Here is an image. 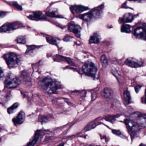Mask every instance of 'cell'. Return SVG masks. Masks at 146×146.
<instances>
[{
    "label": "cell",
    "instance_id": "cell-28",
    "mask_svg": "<svg viewBox=\"0 0 146 146\" xmlns=\"http://www.w3.org/2000/svg\"><path fill=\"white\" fill-rule=\"evenodd\" d=\"M4 76H5V74H4V70L2 68L0 67V79L3 78Z\"/></svg>",
    "mask_w": 146,
    "mask_h": 146
},
{
    "label": "cell",
    "instance_id": "cell-26",
    "mask_svg": "<svg viewBox=\"0 0 146 146\" xmlns=\"http://www.w3.org/2000/svg\"><path fill=\"white\" fill-rule=\"evenodd\" d=\"M46 40L50 44L54 45H57V44H58L57 39L54 37H48L46 38Z\"/></svg>",
    "mask_w": 146,
    "mask_h": 146
},
{
    "label": "cell",
    "instance_id": "cell-6",
    "mask_svg": "<svg viewBox=\"0 0 146 146\" xmlns=\"http://www.w3.org/2000/svg\"><path fill=\"white\" fill-rule=\"evenodd\" d=\"M22 24L18 22L7 23L0 27V32H8L13 31L21 27Z\"/></svg>",
    "mask_w": 146,
    "mask_h": 146
},
{
    "label": "cell",
    "instance_id": "cell-24",
    "mask_svg": "<svg viewBox=\"0 0 146 146\" xmlns=\"http://www.w3.org/2000/svg\"><path fill=\"white\" fill-rule=\"evenodd\" d=\"M102 66L104 67H106L108 65V61L106 55H103L101 56L100 58Z\"/></svg>",
    "mask_w": 146,
    "mask_h": 146
},
{
    "label": "cell",
    "instance_id": "cell-33",
    "mask_svg": "<svg viewBox=\"0 0 146 146\" xmlns=\"http://www.w3.org/2000/svg\"><path fill=\"white\" fill-rule=\"evenodd\" d=\"M139 146H146V145H145V144H141Z\"/></svg>",
    "mask_w": 146,
    "mask_h": 146
},
{
    "label": "cell",
    "instance_id": "cell-27",
    "mask_svg": "<svg viewBox=\"0 0 146 146\" xmlns=\"http://www.w3.org/2000/svg\"><path fill=\"white\" fill-rule=\"evenodd\" d=\"M13 6L15 8H16V9H17V10H20V11L22 10V7L19 5L17 3L14 2V3H13Z\"/></svg>",
    "mask_w": 146,
    "mask_h": 146
},
{
    "label": "cell",
    "instance_id": "cell-21",
    "mask_svg": "<svg viewBox=\"0 0 146 146\" xmlns=\"http://www.w3.org/2000/svg\"><path fill=\"white\" fill-rule=\"evenodd\" d=\"M46 14L48 17H52L60 18V17L57 13V11H54V10H49L46 12Z\"/></svg>",
    "mask_w": 146,
    "mask_h": 146
},
{
    "label": "cell",
    "instance_id": "cell-4",
    "mask_svg": "<svg viewBox=\"0 0 146 146\" xmlns=\"http://www.w3.org/2000/svg\"><path fill=\"white\" fill-rule=\"evenodd\" d=\"M82 70L87 76L94 77L97 72V67L92 61L88 60L83 66Z\"/></svg>",
    "mask_w": 146,
    "mask_h": 146
},
{
    "label": "cell",
    "instance_id": "cell-15",
    "mask_svg": "<svg viewBox=\"0 0 146 146\" xmlns=\"http://www.w3.org/2000/svg\"><path fill=\"white\" fill-rule=\"evenodd\" d=\"M113 91L108 88H105L101 91V95L106 99H110L113 96Z\"/></svg>",
    "mask_w": 146,
    "mask_h": 146
},
{
    "label": "cell",
    "instance_id": "cell-20",
    "mask_svg": "<svg viewBox=\"0 0 146 146\" xmlns=\"http://www.w3.org/2000/svg\"><path fill=\"white\" fill-rule=\"evenodd\" d=\"M40 135V132H37L35 135V137H34L33 140L28 143L27 146H34V145L36 143V142L39 139Z\"/></svg>",
    "mask_w": 146,
    "mask_h": 146
},
{
    "label": "cell",
    "instance_id": "cell-25",
    "mask_svg": "<svg viewBox=\"0 0 146 146\" xmlns=\"http://www.w3.org/2000/svg\"><path fill=\"white\" fill-rule=\"evenodd\" d=\"M16 41L17 43L19 44H25L26 42V39L25 36H20L17 38Z\"/></svg>",
    "mask_w": 146,
    "mask_h": 146
},
{
    "label": "cell",
    "instance_id": "cell-9",
    "mask_svg": "<svg viewBox=\"0 0 146 146\" xmlns=\"http://www.w3.org/2000/svg\"><path fill=\"white\" fill-rule=\"evenodd\" d=\"M125 64L130 67L137 68L140 67L142 65V63L138 60L134 58H129L125 60Z\"/></svg>",
    "mask_w": 146,
    "mask_h": 146
},
{
    "label": "cell",
    "instance_id": "cell-19",
    "mask_svg": "<svg viewBox=\"0 0 146 146\" xmlns=\"http://www.w3.org/2000/svg\"><path fill=\"white\" fill-rule=\"evenodd\" d=\"M124 99L125 101L127 104H129L131 101V96L128 90H126L124 91L123 93Z\"/></svg>",
    "mask_w": 146,
    "mask_h": 146
},
{
    "label": "cell",
    "instance_id": "cell-13",
    "mask_svg": "<svg viewBox=\"0 0 146 146\" xmlns=\"http://www.w3.org/2000/svg\"><path fill=\"white\" fill-rule=\"evenodd\" d=\"M134 35L137 38L142 40H145L146 39V31L145 29L139 27L136 29L134 31Z\"/></svg>",
    "mask_w": 146,
    "mask_h": 146
},
{
    "label": "cell",
    "instance_id": "cell-32",
    "mask_svg": "<svg viewBox=\"0 0 146 146\" xmlns=\"http://www.w3.org/2000/svg\"><path fill=\"white\" fill-rule=\"evenodd\" d=\"M58 146H64V143H61V144H60Z\"/></svg>",
    "mask_w": 146,
    "mask_h": 146
},
{
    "label": "cell",
    "instance_id": "cell-14",
    "mask_svg": "<svg viewBox=\"0 0 146 146\" xmlns=\"http://www.w3.org/2000/svg\"><path fill=\"white\" fill-rule=\"evenodd\" d=\"M72 12L74 14L76 13H80L84 11L88 10V8L82 6L80 5L73 6L70 7Z\"/></svg>",
    "mask_w": 146,
    "mask_h": 146
},
{
    "label": "cell",
    "instance_id": "cell-34",
    "mask_svg": "<svg viewBox=\"0 0 146 146\" xmlns=\"http://www.w3.org/2000/svg\"><path fill=\"white\" fill-rule=\"evenodd\" d=\"M1 139L0 138V143H1Z\"/></svg>",
    "mask_w": 146,
    "mask_h": 146
},
{
    "label": "cell",
    "instance_id": "cell-11",
    "mask_svg": "<svg viewBox=\"0 0 146 146\" xmlns=\"http://www.w3.org/2000/svg\"><path fill=\"white\" fill-rule=\"evenodd\" d=\"M68 29L71 32L75 34L76 36L78 38H80L81 36V31L82 29L79 25L70 23L68 25Z\"/></svg>",
    "mask_w": 146,
    "mask_h": 146
},
{
    "label": "cell",
    "instance_id": "cell-12",
    "mask_svg": "<svg viewBox=\"0 0 146 146\" xmlns=\"http://www.w3.org/2000/svg\"><path fill=\"white\" fill-rule=\"evenodd\" d=\"M28 18L31 20H35V21L44 20L46 19V16L40 11L34 12V13L28 17Z\"/></svg>",
    "mask_w": 146,
    "mask_h": 146
},
{
    "label": "cell",
    "instance_id": "cell-10",
    "mask_svg": "<svg viewBox=\"0 0 146 146\" xmlns=\"http://www.w3.org/2000/svg\"><path fill=\"white\" fill-rule=\"evenodd\" d=\"M25 113L23 111H20L17 115L13 119V122L15 125H17L23 123L25 119Z\"/></svg>",
    "mask_w": 146,
    "mask_h": 146
},
{
    "label": "cell",
    "instance_id": "cell-16",
    "mask_svg": "<svg viewBox=\"0 0 146 146\" xmlns=\"http://www.w3.org/2000/svg\"><path fill=\"white\" fill-rule=\"evenodd\" d=\"M101 38L100 35L98 33H95L91 36L89 40V43L90 44L93 43H98L100 42Z\"/></svg>",
    "mask_w": 146,
    "mask_h": 146
},
{
    "label": "cell",
    "instance_id": "cell-23",
    "mask_svg": "<svg viewBox=\"0 0 146 146\" xmlns=\"http://www.w3.org/2000/svg\"><path fill=\"white\" fill-rule=\"evenodd\" d=\"M121 31L124 33H130L131 32L130 26L128 25H123L121 27Z\"/></svg>",
    "mask_w": 146,
    "mask_h": 146
},
{
    "label": "cell",
    "instance_id": "cell-17",
    "mask_svg": "<svg viewBox=\"0 0 146 146\" xmlns=\"http://www.w3.org/2000/svg\"><path fill=\"white\" fill-rule=\"evenodd\" d=\"M40 47L39 46L31 45V46H27V49L25 52V54L27 55H31L35 53V52H36Z\"/></svg>",
    "mask_w": 146,
    "mask_h": 146
},
{
    "label": "cell",
    "instance_id": "cell-18",
    "mask_svg": "<svg viewBox=\"0 0 146 146\" xmlns=\"http://www.w3.org/2000/svg\"><path fill=\"white\" fill-rule=\"evenodd\" d=\"M133 16L131 13H126L124 15L122 21L124 23H127L131 22L133 20Z\"/></svg>",
    "mask_w": 146,
    "mask_h": 146
},
{
    "label": "cell",
    "instance_id": "cell-3",
    "mask_svg": "<svg viewBox=\"0 0 146 146\" xmlns=\"http://www.w3.org/2000/svg\"><path fill=\"white\" fill-rule=\"evenodd\" d=\"M4 59L8 67L11 69L17 67L19 62L17 56L14 53L9 52L5 54L4 55Z\"/></svg>",
    "mask_w": 146,
    "mask_h": 146
},
{
    "label": "cell",
    "instance_id": "cell-7",
    "mask_svg": "<svg viewBox=\"0 0 146 146\" xmlns=\"http://www.w3.org/2000/svg\"><path fill=\"white\" fill-rule=\"evenodd\" d=\"M100 11L96 10V11H94L91 12L84 14V15H80L79 17L80 18L84 21L89 22V21H91L93 18L98 17L100 16Z\"/></svg>",
    "mask_w": 146,
    "mask_h": 146
},
{
    "label": "cell",
    "instance_id": "cell-2",
    "mask_svg": "<svg viewBox=\"0 0 146 146\" xmlns=\"http://www.w3.org/2000/svg\"><path fill=\"white\" fill-rule=\"evenodd\" d=\"M131 121L135 123L137 125L145 128L146 126V115L145 113L139 112H135L130 115Z\"/></svg>",
    "mask_w": 146,
    "mask_h": 146
},
{
    "label": "cell",
    "instance_id": "cell-5",
    "mask_svg": "<svg viewBox=\"0 0 146 146\" xmlns=\"http://www.w3.org/2000/svg\"><path fill=\"white\" fill-rule=\"evenodd\" d=\"M5 84V87L8 88H14L18 86L19 82L16 76L10 73L6 78Z\"/></svg>",
    "mask_w": 146,
    "mask_h": 146
},
{
    "label": "cell",
    "instance_id": "cell-1",
    "mask_svg": "<svg viewBox=\"0 0 146 146\" xmlns=\"http://www.w3.org/2000/svg\"><path fill=\"white\" fill-rule=\"evenodd\" d=\"M40 85L42 89L50 94L57 93L60 88V85L58 82L49 77L45 78L41 80L40 82Z\"/></svg>",
    "mask_w": 146,
    "mask_h": 146
},
{
    "label": "cell",
    "instance_id": "cell-31",
    "mask_svg": "<svg viewBox=\"0 0 146 146\" xmlns=\"http://www.w3.org/2000/svg\"><path fill=\"white\" fill-rule=\"evenodd\" d=\"M6 14V13L4 12H0V17H4Z\"/></svg>",
    "mask_w": 146,
    "mask_h": 146
},
{
    "label": "cell",
    "instance_id": "cell-30",
    "mask_svg": "<svg viewBox=\"0 0 146 146\" xmlns=\"http://www.w3.org/2000/svg\"><path fill=\"white\" fill-rule=\"evenodd\" d=\"M113 132L114 134H115V135H119L120 134H121L120 131H119L113 130Z\"/></svg>",
    "mask_w": 146,
    "mask_h": 146
},
{
    "label": "cell",
    "instance_id": "cell-22",
    "mask_svg": "<svg viewBox=\"0 0 146 146\" xmlns=\"http://www.w3.org/2000/svg\"><path fill=\"white\" fill-rule=\"evenodd\" d=\"M19 106V104L18 103H15L12 105L11 106L9 107L7 109V112L9 113H13L17 109Z\"/></svg>",
    "mask_w": 146,
    "mask_h": 146
},
{
    "label": "cell",
    "instance_id": "cell-29",
    "mask_svg": "<svg viewBox=\"0 0 146 146\" xmlns=\"http://www.w3.org/2000/svg\"><path fill=\"white\" fill-rule=\"evenodd\" d=\"M141 86H138V85L135 87V91L137 93H138V91H139L140 89L141 88Z\"/></svg>",
    "mask_w": 146,
    "mask_h": 146
},
{
    "label": "cell",
    "instance_id": "cell-8",
    "mask_svg": "<svg viewBox=\"0 0 146 146\" xmlns=\"http://www.w3.org/2000/svg\"><path fill=\"white\" fill-rule=\"evenodd\" d=\"M125 122L129 131L132 134H136L140 130V128L138 126L139 125L133 121L129 119H126Z\"/></svg>",
    "mask_w": 146,
    "mask_h": 146
}]
</instances>
